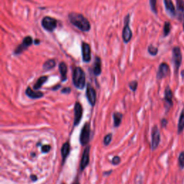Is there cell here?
Returning a JSON list of instances; mask_svg holds the SVG:
<instances>
[{"instance_id":"cell-1","label":"cell","mask_w":184,"mask_h":184,"mask_svg":"<svg viewBox=\"0 0 184 184\" xmlns=\"http://www.w3.org/2000/svg\"><path fill=\"white\" fill-rule=\"evenodd\" d=\"M68 19L71 23L83 32H88L91 29V25L89 20L83 15L76 12H71L68 15Z\"/></svg>"},{"instance_id":"cell-2","label":"cell","mask_w":184,"mask_h":184,"mask_svg":"<svg viewBox=\"0 0 184 184\" xmlns=\"http://www.w3.org/2000/svg\"><path fill=\"white\" fill-rule=\"evenodd\" d=\"M73 84L78 89H83L86 86V75L80 67H76L73 71Z\"/></svg>"},{"instance_id":"cell-3","label":"cell","mask_w":184,"mask_h":184,"mask_svg":"<svg viewBox=\"0 0 184 184\" xmlns=\"http://www.w3.org/2000/svg\"><path fill=\"white\" fill-rule=\"evenodd\" d=\"M90 135H91V126L89 122L85 123L80 134L79 141L82 146H86L90 141Z\"/></svg>"},{"instance_id":"cell-4","label":"cell","mask_w":184,"mask_h":184,"mask_svg":"<svg viewBox=\"0 0 184 184\" xmlns=\"http://www.w3.org/2000/svg\"><path fill=\"white\" fill-rule=\"evenodd\" d=\"M172 63H173L175 73L177 74L182 62V54H181V48H180L179 47L174 48L172 49Z\"/></svg>"},{"instance_id":"cell-5","label":"cell","mask_w":184,"mask_h":184,"mask_svg":"<svg viewBox=\"0 0 184 184\" xmlns=\"http://www.w3.org/2000/svg\"><path fill=\"white\" fill-rule=\"evenodd\" d=\"M41 24L43 28L45 29V30L49 32H52L57 28L58 22L55 19L47 16L43 17V20H42Z\"/></svg>"},{"instance_id":"cell-6","label":"cell","mask_w":184,"mask_h":184,"mask_svg":"<svg viewBox=\"0 0 184 184\" xmlns=\"http://www.w3.org/2000/svg\"><path fill=\"white\" fill-rule=\"evenodd\" d=\"M151 135H152L151 136V137H152L151 149H152V150H156L157 147H158L160 142V132L157 125H155L153 127Z\"/></svg>"},{"instance_id":"cell-7","label":"cell","mask_w":184,"mask_h":184,"mask_svg":"<svg viewBox=\"0 0 184 184\" xmlns=\"http://www.w3.org/2000/svg\"><path fill=\"white\" fill-rule=\"evenodd\" d=\"M130 15H127L125 18V24L122 31V38H123L124 42L125 43H129L132 37V32L131 29L130 28Z\"/></svg>"},{"instance_id":"cell-8","label":"cell","mask_w":184,"mask_h":184,"mask_svg":"<svg viewBox=\"0 0 184 184\" xmlns=\"http://www.w3.org/2000/svg\"><path fill=\"white\" fill-rule=\"evenodd\" d=\"M86 95L90 104L92 107L94 106L96 101H97V92H96L94 88L90 84H87V86H86Z\"/></svg>"},{"instance_id":"cell-9","label":"cell","mask_w":184,"mask_h":184,"mask_svg":"<svg viewBox=\"0 0 184 184\" xmlns=\"http://www.w3.org/2000/svg\"><path fill=\"white\" fill-rule=\"evenodd\" d=\"M82 116H83V107L78 101H76L74 106V126H78L79 124Z\"/></svg>"},{"instance_id":"cell-10","label":"cell","mask_w":184,"mask_h":184,"mask_svg":"<svg viewBox=\"0 0 184 184\" xmlns=\"http://www.w3.org/2000/svg\"><path fill=\"white\" fill-rule=\"evenodd\" d=\"M32 42H33V40L32 38L30 37V36H27L23 39L22 43L19 45L17 47V48L15 49V54H20L22 53L25 50H26L30 45H32Z\"/></svg>"},{"instance_id":"cell-11","label":"cell","mask_w":184,"mask_h":184,"mask_svg":"<svg viewBox=\"0 0 184 184\" xmlns=\"http://www.w3.org/2000/svg\"><path fill=\"white\" fill-rule=\"evenodd\" d=\"M90 148H91L90 146H86V148L84 149L83 155H82V157H81V160H80V170H81V171H83V170L85 169L89 163Z\"/></svg>"},{"instance_id":"cell-12","label":"cell","mask_w":184,"mask_h":184,"mask_svg":"<svg viewBox=\"0 0 184 184\" xmlns=\"http://www.w3.org/2000/svg\"><path fill=\"white\" fill-rule=\"evenodd\" d=\"M81 51H82V58L84 62L88 63L91 61V47L88 43H82L81 45Z\"/></svg>"},{"instance_id":"cell-13","label":"cell","mask_w":184,"mask_h":184,"mask_svg":"<svg viewBox=\"0 0 184 184\" xmlns=\"http://www.w3.org/2000/svg\"><path fill=\"white\" fill-rule=\"evenodd\" d=\"M169 66L166 63H162L159 66L158 74H157V78H158V79H162V78L166 77L169 74Z\"/></svg>"},{"instance_id":"cell-14","label":"cell","mask_w":184,"mask_h":184,"mask_svg":"<svg viewBox=\"0 0 184 184\" xmlns=\"http://www.w3.org/2000/svg\"><path fill=\"white\" fill-rule=\"evenodd\" d=\"M165 103L167 111L172 106V92L169 87H167L165 90Z\"/></svg>"},{"instance_id":"cell-15","label":"cell","mask_w":184,"mask_h":184,"mask_svg":"<svg viewBox=\"0 0 184 184\" xmlns=\"http://www.w3.org/2000/svg\"><path fill=\"white\" fill-rule=\"evenodd\" d=\"M25 94L29 98L32 99H40L43 97L44 94L42 91H38V90H32L30 86H28L25 90Z\"/></svg>"},{"instance_id":"cell-16","label":"cell","mask_w":184,"mask_h":184,"mask_svg":"<svg viewBox=\"0 0 184 184\" xmlns=\"http://www.w3.org/2000/svg\"><path fill=\"white\" fill-rule=\"evenodd\" d=\"M176 7L178 20L184 22V0H176Z\"/></svg>"},{"instance_id":"cell-17","label":"cell","mask_w":184,"mask_h":184,"mask_svg":"<svg viewBox=\"0 0 184 184\" xmlns=\"http://www.w3.org/2000/svg\"><path fill=\"white\" fill-rule=\"evenodd\" d=\"M165 7H166V11L170 16L172 17H175L177 15V12L176 10L175 6L172 3V0H164Z\"/></svg>"},{"instance_id":"cell-18","label":"cell","mask_w":184,"mask_h":184,"mask_svg":"<svg viewBox=\"0 0 184 184\" xmlns=\"http://www.w3.org/2000/svg\"><path fill=\"white\" fill-rule=\"evenodd\" d=\"M101 73V61L99 57H96L93 66V74L94 76H99Z\"/></svg>"},{"instance_id":"cell-19","label":"cell","mask_w":184,"mask_h":184,"mask_svg":"<svg viewBox=\"0 0 184 184\" xmlns=\"http://www.w3.org/2000/svg\"><path fill=\"white\" fill-rule=\"evenodd\" d=\"M70 143H69V142H66L63 144L62 148H61V156H62L63 163L66 160L67 157L68 156L69 153H70Z\"/></svg>"},{"instance_id":"cell-20","label":"cell","mask_w":184,"mask_h":184,"mask_svg":"<svg viewBox=\"0 0 184 184\" xmlns=\"http://www.w3.org/2000/svg\"><path fill=\"white\" fill-rule=\"evenodd\" d=\"M58 68L61 76V80L65 81L67 79V71H68L67 65L64 62H61L58 65Z\"/></svg>"},{"instance_id":"cell-21","label":"cell","mask_w":184,"mask_h":184,"mask_svg":"<svg viewBox=\"0 0 184 184\" xmlns=\"http://www.w3.org/2000/svg\"><path fill=\"white\" fill-rule=\"evenodd\" d=\"M123 114L120 112H114L113 114V120H114V126L115 127H118L122 123Z\"/></svg>"},{"instance_id":"cell-22","label":"cell","mask_w":184,"mask_h":184,"mask_svg":"<svg viewBox=\"0 0 184 184\" xmlns=\"http://www.w3.org/2000/svg\"><path fill=\"white\" fill-rule=\"evenodd\" d=\"M184 130V107L182 109L181 115H180L179 120L178 124V133L180 134Z\"/></svg>"},{"instance_id":"cell-23","label":"cell","mask_w":184,"mask_h":184,"mask_svg":"<svg viewBox=\"0 0 184 184\" xmlns=\"http://www.w3.org/2000/svg\"><path fill=\"white\" fill-rule=\"evenodd\" d=\"M48 78V77L47 76H41V77H40L38 79L37 81H36V83L34 84V85L33 86L34 89V90L40 89V88L43 86V84H45L46 81H47Z\"/></svg>"},{"instance_id":"cell-24","label":"cell","mask_w":184,"mask_h":184,"mask_svg":"<svg viewBox=\"0 0 184 184\" xmlns=\"http://www.w3.org/2000/svg\"><path fill=\"white\" fill-rule=\"evenodd\" d=\"M55 66H56V62H55V61L53 60V59H49V60H48L44 63L43 68L45 71H49L51 70V69L54 68Z\"/></svg>"},{"instance_id":"cell-25","label":"cell","mask_w":184,"mask_h":184,"mask_svg":"<svg viewBox=\"0 0 184 184\" xmlns=\"http://www.w3.org/2000/svg\"><path fill=\"white\" fill-rule=\"evenodd\" d=\"M170 30H171V25H170V22H165L164 28H163V35L165 37L168 35V34L170 32Z\"/></svg>"},{"instance_id":"cell-26","label":"cell","mask_w":184,"mask_h":184,"mask_svg":"<svg viewBox=\"0 0 184 184\" xmlns=\"http://www.w3.org/2000/svg\"><path fill=\"white\" fill-rule=\"evenodd\" d=\"M112 140V134L109 133L107 134V135H105V137H104L103 140V143L105 146H108L109 144L111 143V141Z\"/></svg>"},{"instance_id":"cell-27","label":"cell","mask_w":184,"mask_h":184,"mask_svg":"<svg viewBox=\"0 0 184 184\" xmlns=\"http://www.w3.org/2000/svg\"><path fill=\"white\" fill-rule=\"evenodd\" d=\"M178 165L181 169L184 168V152H181L178 156Z\"/></svg>"},{"instance_id":"cell-28","label":"cell","mask_w":184,"mask_h":184,"mask_svg":"<svg viewBox=\"0 0 184 184\" xmlns=\"http://www.w3.org/2000/svg\"><path fill=\"white\" fill-rule=\"evenodd\" d=\"M147 51H148V53L150 54L151 55H153V56L156 55L158 53V49L157 48L154 47L153 45H150L148 48H147Z\"/></svg>"},{"instance_id":"cell-29","label":"cell","mask_w":184,"mask_h":184,"mask_svg":"<svg viewBox=\"0 0 184 184\" xmlns=\"http://www.w3.org/2000/svg\"><path fill=\"white\" fill-rule=\"evenodd\" d=\"M157 0H150V5L151 10H152L155 14L158 13V10H157Z\"/></svg>"},{"instance_id":"cell-30","label":"cell","mask_w":184,"mask_h":184,"mask_svg":"<svg viewBox=\"0 0 184 184\" xmlns=\"http://www.w3.org/2000/svg\"><path fill=\"white\" fill-rule=\"evenodd\" d=\"M137 85H138V83H137V80H132V81L130 82L129 87H130V90H131V91H135L136 90H137Z\"/></svg>"},{"instance_id":"cell-31","label":"cell","mask_w":184,"mask_h":184,"mask_svg":"<svg viewBox=\"0 0 184 184\" xmlns=\"http://www.w3.org/2000/svg\"><path fill=\"white\" fill-rule=\"evenodd\" d=\"M51 150V147L50 145H44L41 147V150L43 153H47L50 152V150Z\"/></svg>"},{"instance_id":"cell-32","label":"cell","mask_w":184,"mask_h":184,"mask_svg":"<svg viewBox=\"0 0 184 184\" xmlns=\"http://www.w3.org/2000/svg\"><path fill=\"white\" fill-rule=\"evenodd\" d=\"M120 162H121V158H120V157H119V156H114L112 160V163L113 165H114V166L119 165L120 163Z\"/></svg>"},{"instance_id":"cell-33","label":"cell","mask_w":184,"mask_h":184,"mask_svg":"<svg viewBox=\"0 0 184 184\" xmlns=\"http://www.w3.org/2000/svg\"><path fill=\"white\" fill-rule=\"evenodd\" d=\"M71 89L69 87L63 88V89L61 90V93L66 94H68L69 93H71Z\"/></svg>"},{"instance_id":"cell-34","label":"cell","mask_w":184,"mask_h":184,"mask_svg":"<svg viewBox=\"0 0 184 184\" xmlns=\"http://www.w3.org/2000/svg\"><path fill=\"white\" fill-rule=\"evenodd\" d=\"M167 123H168V121L166 119H163L162 120H161V125H162L163 127H165V126H166Z\"/></svg>"},{"instance_id":"cell-35","label":"cell","mask_w":184,"mask_h":184,"mask_svg":"<svg viewBox=\"0 0 184 184\" xmlns=\"http://www.w3.org/2000/svg\"><path fill=\"white\" fill-rule=\"evenodd\" d=\"M30 179H31L32 181H37V180H38L37 176H35V175H31V176H30Z\"/></svg>"},{"instance_id":"cell-36","label":"cell","mask_w":184,"mask_h":184,"mask_svg":"<svg viewBox=\"0 0 184 184\" xmlns=\"http://www.w3.org/2000/svg\"><path fill=\"white\" fill-rule=\"evenodd\" d=\"M60 87H61V84H58V85H56L55 86H54V87L52 88V89H53V90H57L58 89H59Z\"/></svg>"},{"instance_id":"cell-37","label":"cell","mask_w":184,"mask_h":184,"mask_svg":"<svg viewBox=\"0 0 184 184\" xmlns=\"http://www.w3.org/2000/svg\"><path fill=\"white\" fill-rule=\"evenodd\" d=\"M112 170H110V171H107V172H104V176H109V174L112 173Z\"/></svg>"},{"instance_id":"cell-38","label":"cell","mask_w":184,"mask_h":184,"mask_svg":"<svg viewBox=\"0 0 184 184\" xmlns=\"http://www.w3.org/2000/svg\"><path fill=\"white\" fill-rule=\"evenodd\" d=\"M34 44H35V45H38V44H40V40H39L36 39V40H34Z\"/></svg>"},{"instance_id":"cell-39","label":"cell","mask_w":184,"mask_h":184,"mask_svg":"<svg viewBox=\"0 0 184 184\" xmlns=\"http://www.w3.org/2000/svg\"><path fill=\"white\" fill-rule=\"evenodd\" d=\"M72 184H80V183H79V182H78V181H74V183H73Z\"/></svg>"},{"instance_id":"cell-40","label":"cell","mask_w":184,"mask_h":184,"mask_svg":"<svg viewBox=\"0 0 184 184\" xmlns=\"http://www.w3.org/2000/svg\"><path fill=\"white\" fill-rule=\"evenodd\" d=\"M181 74H182V76H183V77H184V70L181 72Z\"/></svg>"},{"instance_id":"cell-41","label":"cell","mask_w":184,"mask_h":184,"mask_svg":"<svg viewBox=\"0 0 184 184\" xmlns=\"http://www.w3.org/2000/svg\"><path fill=\"white\" fill-rule=\"evenodd\" d=\"M183 30H184V22H183Z\"/></svg>"},{"instance_id":"cell-42","label":"cell","mask_w":184,"mask_h":184,"mask_svg":"<svg viewBox=\"0 0 184 184\" xmlns=\"http://www.w3.org/2000/svg\"><path fill=\"white\" fill-rule=\"evenodd\" d=\"M61 184H66V183H62Z\"/></svg>"}]
</instances>
